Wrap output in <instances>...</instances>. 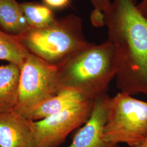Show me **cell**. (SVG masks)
Here are the masks:
<instances>
[{
    "instance_id": "5",
    "label": "cell",
    "mask_w": 147,
    "mask_h": 147,
    "mask_svg": "<svg viewBox=\"0 0 147 147\" xmlns=\"http://www.w3.org/2000/svg\"><path fill=\"white\" fill-rule=\"evenodd\" d=\"M57 65L30 53L20 67L19 98L14 110L28 117L59 90Z\"/></svg>"
},
{
    "instance_id": "8",
    "label": "cell",
    "mask_w": 147,
    "mask_h": 147,
    "mask_svg": "<svg viewBox=\"0 0 147 147\" xmlns=\"http://www.w3.org/2000/svg\"><path fill=\"white\" fill-rule=\"evenodd\" d=\"M33 125L15 110L0 114V147H36Z\"/></svg>"
},
{
    "instance_id": "12",
    "label": "cell",
    "mask_w": 147,
    "mask_h": 147,
    "mask_svg": "<svg viewBox=\"0 0 147 147\" xmlns=\"http://www.w3.org/2000/svg\"><path fill=\"white\" fill-rule=\"evenodd\" d=\"M29 53L19 36L7 33L0 28V60L21 67Z\"/></svg>"
},
{
    "instance_id": "1",
    "label": "cell",
    "mask_w": 147,
    "mask_h": 147,
    "mask_svg": "<svg viewBox=\"0 0 147 147\" xmlns=\"http://www.w3.org/2000/svg\"><path fill=\"white\" fill-rule=\"evenodd\" d=\"M108 40L115 53L120 92L147 96V18L135 0H112L104 13Z\"/></svg>"
},
{
    "instance_id": "10",
    "label": "cell",
    "mask_w": 147,
    "mask_h": 147,
    "mask_svg": "<svg viewBox=\"0 0 147 147\" xmlns=\"http://www.w3.org/2000/svg\"><path fill=\"white\" fill-rule=\"evenodd\" d=\"M20 67L14 63L0 65V114L14 110L19 98Z\"/></svg>"
},
{
    "instance_id": "14",
    "label": "cell",
    "mask_w": 147,
    "mask_h": 147,
    "mask_svg": "<svg viewBox=\"0 0 147 147\" xmlns=\"http://www.w3.org/2000/svg\"><path fill=\"white\" fill-rule=\"evenodd\" d=\"M43 4L53 9H62L70 6L71 0H42Z\"/></svg>"
},
{
    "instance_id": "7",
    "label": "cell",
    "mask_w": 147,
    "mask_h": 147,
    "mask_svg": "<svg viewBox=\"0 0 147 147\" xmlns=\"http://www.w3.org/2000/svg\"><path fill=\"white\" fill-rule=\"evenodd\" d=\"M109 98L107 94L95 100L88 120L75 134L71 143L67 147H118V145L107 142L104 136Z\"/></svg>"
},
{
    "instance_id": "17",
    "label": "cell",
    "mask_w": 147,
    "mask_h": 147,
    "mask_svg": "<svg viewBox=\"0 0 147 147\" xmlns=\"http://www.w3.org/2000/svg\"><path fill=\"white\" fill-rule=\"evenodd\" d=\"M132 147H147V136L140 143H139L136 146H135Z\"/></svg>"
},
{
    "instance_id": "15",
    "label": "cell",
    "mask_w": 147,
    "mask_h": 147,
    "mask_svg": "<svg viewBox=\"0 0 147 147\" xmlns=\"http://www.w3.org/2000/svg\"><path fill=\"white\" fill-rule=\"evenodd\" d=\"M93 6L92 11L97 13L104 14L109 9L112 0H90Z\"/></svg>"
},
{
    "instance_id": "18",
    "label": "cell",
    "mask_w": 147,
    "mask_h": 147,
    "mask_svg": "<svg viewBox=\"0 0 147 147\" xmlns=\"http://www.w3.org/2000/svg\"></svg>"
},
{
    "instance_id": "16",
    "label": "cell",
    "mask_w": 147,
    "mask_h": 147,
    "mask_svg": "<svg viewBox=\"0 0 147 147\" xmlns=\"http://www.w3.org/2000/svg\"><path fill=\"white\" fill-rule=\"evenodd\" d=\"M137 8L143 16L147 18V0H142L137 4Z\"/></svg>"
},
{
    "instance_id": "9",
    "label": "cell",
    "mask_w": 147,
    "mask_h": 147,
    "mask_svg": "<svg viewBox=\"0 0 147 147\" xmlns=\"http://www.w3.org/2000/svg\"><path fill=\"white\" fill-rule=\"evenodd\" d=\"M87 100L84 96L73 89H60L55 96L33 111L28 118L32 121H39L73 108Z\"/></svg>"
},
{
    "instance_id": "11",
    "label": "cell",
    "mask_w": 147,
    "mask_h": 147,
    "mask_svg": "<svg viewBox=\"0 0 147 147\" xmlns=\"http://www.w3.org/2000/svg\"><path fill=\"white\" fill-rule=\"evenodd\" d=\"M0 28L16 36H20L30 28L20 3L16 0H0Z\"/></svg>"
},
{
    "instance_id": "4",
    "label": "cell",
    "mask_w": 147,
    "mask_h": 147,
    "mask_svg": "<svg viewBox=\"0 0 147 147\" xmlns=\"http://www.w3.org/2000/svg\"><path fill=\"white\" fill-rule=\"evenodd\" d=\"M104 136L107 142L136 146L147 136V102L120 92L110 97Z\"/></svg>"
},
{
    "instance_id": "6",
    "label": "cell",
    "mask_w": 147,
    "mask_h": 147,
    "mask_svg": "<svg viewBox=\"0 0 147 147\" xmlns=\"http://www.w3.org/2000/svg\"><path fill=\"white\" fill-rule=\"evenodd\" d=\"M95 100H86L73 108L34 121L36 147H59L71 132L88 120Z\"/></svg>"
},
{
    "instance_id": "13",
    "label": "cell",
    "mask_w": 147,
    "mask_h": 147,
    "mask_svg": "<svg viewBox=\"0 0 147 147\" xmlns=\"http://www.w3.org/2000/svg\"><path fill=\"white\" fill-rule=\"evenodd\" d=\"M20 5L30 28L40 29L49 26L57 18L53 10L44 4L26 2L21 3Z\"/></svg>"
},
{
    "instance_id": "3",
    "label": "cell",
    "mask_w": 147,
    "mask_h": 147,
    "mask_svg": "<svg viewBox=\"0 0 147 147\" xmlns=\"http://www.w3.org/2000/svg\"><path fill=\"white\" fill-rule=\"evenodd\" d=\"M19 37L29 53L55 65L90 43L81 19L73 14L57 18L45 28H30Z\"/></svg>"
},
{
    "instance_id": "2",
    "label": "cell",
    "mask_w": 147,
    "mask_h": 147,
    "mask_svg": "<svg viewBox=\"0 0 147 147\" xmlns=\"http://www.w3.org/2000/svg\"><path fill=\"white\" fill-rule=\"evenodd\" d=\"M59 89L78 91L88 100L107 94L111 82L116 78L114 48L109 40L89 44L57 65Z\"/></svg>"
}]
</instances>
